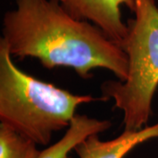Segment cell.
Here are the masks:
<instances>
[{
	"label": "cell",
	"instance_id": "1",
	"mask_svg": "<svg viewBox=\"0 0 158 158\" xmlns=\"http://www.w3.org/2000/svg\"><path fill=\"white\" fill-rule=\"evenodd\" d=\"M12 56L35 58L48 69L67 67L90 78L96 69L118 81L128 74L121 47L95 25L71 16L57 0H15L4 14L2 37Z\"/></svg>",
	"mask_w": 158,
	"mask_h": 158
},
{
	"label": "cell",
	"instance_id": "2",
	"mask_svg": "<svg viewBox=\"0 0 158 158\" xmlns=\"http://www.w3.org/2000/svg\"><path fill=\"white\" fill-rule=\"evenodd\" d=\"M99 99L74 94L22 71L0 39V124L46 146L55 133L68 128L80 106Z\"/></svg>",
	"mask_w": 158,
	"mask_h": 158
},
{
	"label": "cell",
	"instance_id": "3",
	"mask_svg": "<svg viewBox=\"0 0 158 158\" xmlns=\"http://www.w3.org/2000/svg\"><path fill=\"white\" fill-rule=\"evenodd\" d=\"M135 17L127 22L121 48L128 61L124 81L109 80L101 85L102 98L112 99L123 114L124 130L147 127L158 88V6L156 0H135Z\"/></svg>",
	"mask_w": 158,
	"mask_h": 158
},
{
	"label": "cell",
	"instance_id": "4",
	"mask_svg": "<svg viewBox=\"0 0 158 158\" xmlns=\"http://www.w3.org/2000/svg\"><path fill=\"white\" fill-rule=\"evenodd\" d=\"M69 13L79 20L95 25L120 46L127 33L121 7L135 11V0H57Z\"/></svg>",
	"mask_w": 158,
	"mask_h": 158
},
{
	"label": "cell",
	"instance_id": "5",
	"mask_svg": "<svg viewBox=\"0 0 158 158\" xmlns=\"http://www.w3.org/2000/svg\"><path fill=\"white\" fill-rule=\"evenodd\" d=\"M153 139H158V122L138 130H123L108 141H101L98 135H90L74 151L78 158H125L137 146Z\"/></svg>",
	"mask_w": 158,
	"mask_h": 158
},
{
	"label": "cell",
	"instance_id": "6",
	"mask_svg": "<svg viewBox=\"0 0 158 158\" xmlns=\"http://www.w3.org/2000/svg\"><path fill=\"white\" fill-rule=\"evenodd\" d=\"M112 127L107 119H98L85 114H77L65 134L53 145L41 150L39 158H70L69 153L87 137L99 135Z\"/></svg>",
	"mask_w": 158,
	"mask_h": 158
},
{
	"label": "cell",
	"instance_id": "7",
	"mask_svg": "<svg viewBox=\"0 0 158 158\" xmlns=\"http://www.w3.org/2000/svg\"><path fill=\"white\" fill-rule=\"evenodd\" d=\"M37 143L6 125L0 124V158H39Z\"/></svg>",
	"mask_w": 158,
	"mask_h": 158
}]
</instances>
